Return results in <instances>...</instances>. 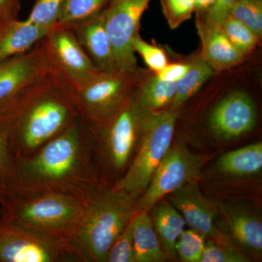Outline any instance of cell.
<instances>
[{
  "label": "cell",
  "instance_id": "cell-1",
  "mask_svg": "<svg viewBox=\"0 0 262 262\" xmlns=\"http://www.w3.org/2000/svg\"><path fill=\"white\" fill-rule=\"evenodd\" d=\"M106 187L94 134L80 116L34 154L14 159L8 194L54 193L86 204Z\"/></svg>",
  "mask_w": 262,
  "mask_h": 262
},
{
  "label": "cell",
  "instance_id": "cell-2",
  "mask_svg": "<svg viewBox=\"0 0 262 262\" xmlns=\"http://www.w3.org/2000/svg\"><path fill=\"white\" fill-rule=\"evenodd\" d=\"M80 117L67 84L50 71L0 114L14 159L34 154Z\"/></svg>",
  "mask_w": 262,
  "mask_h": 262
},
{
  "label": "cell",
  "instance_id": "cell-3",
  "mask_svg": "<svg viewBox=\"0 0 262 262\" xmlns=\"http://www.w3.org/2000/svg\"><path fill=\"white\" fill-rule=\"evenodd\" d=\"M137 199L114 187L100 189L86 203L82 220L67 241L78 262H105L117 235L135 213Z\"/></svg>",
  "mask_w": 262,
  "mask_h": 262
},
{
  "label": "cell",
  "instance_id": "cell-4",
  "mask_svg": "<svg viewBox=\"0 0 262 262\" xmlns=\"http://www.w3.org/2000/svg\"><path fill=\"white\" fill-rule=\"evenodd\" d=\"M85 205L54 193L8 194L0 204V213L15 225L67 244L82 220Z\"/></svg>",
  "mask_w": 262,
  "mask_h": 262
},
{
  "label": "cell",
  "instance_id": "cell-5",
  "mask_svg": "<svg viewBox=\"0 0 262 262\" xmlns=\"http://www.w3.org/2000/svg\"><path fill=\"white\" fill-rule=\"evenodd\" d=\"M147 112L141 106L136 89L125 103L110 117L98 125H91L94 134L104 184L108 176L122 178L130 165L141 127Z\"/></svg>",
  "mask_w": 262,
  "mask_h": 262
},
{
  "label": "cell",
  "instance_id": "cell-6",
  "mask_svg": "<svg viewBox=\"0 0 262 262\" xmlns=\"http://www.w3.org/2000/svg\"><path fill=\"white\" fill-rule=\"evenodd\" d=\"M178 117V110L148 114L141 127L137 153L113 187L137 200L145 192L155 170L172 145Z\"/></svg>",
  "mask_w": 262,
  "mask_h": 262
},
{
  "label": "cell",
  "instance_id": "cell-7",
  "mask_svg": "<svg viewBox=\"0 0 262 262\" xmlns=\"http://www.w3.org/2000/svg\"><path fill=\"white\" fill-rule=\"evenodd\" d=\"M136 72H98L80 82L67 84L79 115L91 125L113 116L130 97L139 83Z\"/></svg>",
  "mask_w": 262,
  "mask_h": 262
},
{
  "label": "cell",
  "instance_id": "cell-8",
  "mask_svg": "<svg viewBox=\"0 0 262 262\" xmlns=\"http://www.w3.org/2000/svg\"><path fill=\"white\" fill-rule=\"evenodd\" d=\"M0 262H78L64 241L15 225L0 213Z\"/></svg>",
  "mask_w": 262,
  "mask_h": 262
},
{
  "label": "cell",
  "instance_id": "cell-9",
  "mask_svg": "<svg viewBox=\"0 0 262 262\" xmlns=\"http://www.w3.org/2000/svg\"><path fill=\"white\" fill-rule=\"evenodd\" d=\"M203 165L201 156L184 144L170 146L155 170L145 192L136 201L135 211H147L165 196L194 179Z\"/></svg>",
  "mask_w": 262,
  "mask_h": 262
},
{
  "label": "cell",
  "instance_id": "cell-10",
  "mask_svg": "<svg viewBox=\"0 0 262 262\" xmlns=\"http://www.w3.org/2000/svg\"><path fill=\"white\" fill-rule=\"evenodd\" d=\"M151 0H110L105 7V26L119 71L138 72L132 40L139 34L141 19Z\"/></svg>",
  "mask_w": 262,
  "mask_h": 262
},
{
  "label": "cell",
  "instance_id": "cell-11",
  "mask_svg": "<svg viewBox=\"0 0 262 262\" xmlns=\"http://www.w3.org/2000/svg\"><path fill=\"white\" fill-rule=\"evenodd\" d=\"M41 44L51 73L66 83L80 82L99 72L67 26H53Z\"/></svg>",
  "mask_w": 262,
  "mask_h": 262
},
{
  "label": "cell",
  "instance_id": "cell-12",
  "mask_svg": "<svg viewBox=\"0 0 262 262\" xmlns=\"http://www.w3.org/2000/svg\"><path fill=\"white\" fill-rule=\"evenodd\" d=\"M49 72L41 41L24 54L0 61V114Z\"/></svg>",
  "mask_w": 262,
  "mask_h": 262
},
{
  "label": "cell",
  "instance_id": "cell-13",
  "mask_svg": "<svg viewBox=\"0 0 262 262\" xmlns=\"http://www.w3.org/2000/svg\"><path fill=\"white\" fill-rule=\"evenodd\" d=\"M257 121L252 98L242 91L227 95L215 106L209 117V126L224 140L237 139L251 132Z\"/></svg>",
  "mask_w": 262,
  "mask_h": 262
},
{
  "label": "cell",
  "instance_id": "cell-14",
  "mask_svg": "<svg viewBox=\"0 0 262 262\" xmlns=\"http://www.w3.org/2000/svg\"><path fill=\"white\" fill-rule=\"evenodd\" d=\"M72 29L90 59L99 72L119 71L105 26L104 10L82 21L67 26Z\"/></svg>",
  "mask_w": 262,
  "mask_h": 262
},
{
  "label": "cell",
  "instance_id": "cell-15",
  "mask_svg": "<svg viewBox=\"0 0 262 262\" xmlns=\"http://www.w3.org/2000/svg\"><path fill=\"white\" fill-rule=\"evenodd\" d=\"M167 196L191 228L206 237L214 235L216 208L202 194L194 179Z\"/></svg>",
  "mask_w": 262,
  "mask_h": 262
},
{
  "label": "cell",
  "instance_id": "cell-16",
  "mask_svg": "<svg viewBox=\"0 0 262 262\" xmlns=\"http://www.w3.org/2000/svg\"><path fill=\"white\" fill-rule=\"evenodd\" d=\"M198 15L196 28L201 39L203 60L213 70H227L242 63L244 55L230 42L220 26Z\"/></svg>",
  "mask_w": 262,
  "mask_h": 262
},
{
  "label": "cell",
  "instance_id": "cell-17",
  "mask_svg": "<svg viewBox=\"0 0 262 262\" xmlns=\"http://www.w3.org/2000/svg\"><path fill=\"white\" fill-rule=\"evenodd\" d=\"M50 29L27 20H10L0 35V61L30 51L46 37Z\"/></svg>",
  "mask_w": 262,
  "mask_h": 262
},
{
  "label": "cell",
  "instance_id": "cell-18",
  "mask_svg": "<svg viewBox=\"0 0 262 262\" xmlns=\"http://www.w3.org/2000/svg\"><path fill=\"white\" fill-rule=\"evenodd\" d=\"M136 262H163L166 259L147 211H136L130 220Z\"/></svg>",
  "mask_w": 262,
  "mask_h": 262
},
{
  "label": "cell",
  "instance_id": "cell-19",
  "mask_svg": "<svg viewBox=\"0 0 262 262\" xmlns=\"http://www.w3.org/2000/svg\"><path fill=\"white\" fill-rule=\"evenodd\" d=\"M225 216L229 231L238 244L250 251L261 253L262 223L257 215L242 208L227 207Z\"/></svg>",
  "mask_w": 262,
  "mask_h": 262
},
{
  "label": "cell",
  "instance_id": "cell-20",
  "mask_svg": "<svg viewBox=\"0 0 262 262\" xmlns=\"http://www.w3.org/2000/svg\"><path fill=\"white\" fill-rule=\"evenodd\" d=\"M153 208V224L160 244L163 246L167 256L171 258H176V245L179 236L184 232L185 221L170 202L161 200Z\"/></svg>",
  "mask_w": 262,
  "mask_h": 262
},
{
  "label": "cell",
  "instance_id": "cell-21",
  "mask_svg": "<svg viewBox=\"0 0 262 262\" xmlns=\"http://www.w3.org/2000/svg\"><path fill=\"white\" fill-rule=\"evenodd\" d=\"M217 168L222 173L239 177L259 173L262 169L261 143L225 153L217 162Z\"/></svg>",
  "mask_w": 262,
  "mask_h": 262
},
{
  "label": "cell",
  "instance_id": "cell-22",
  "mask_svg": "<svg viewBox=\"0 0 262 262\" xmlns=\"http://www.w3.org/2000/svg\"><path fill=\"white\" fill-rule=\"evenodd\" d=\"M138 100L147 113L159 112L172 103L176 94L175 82L160 80L156 75L137 84Z\"/></svg>",
  "mask_w": 262,
  "mask_h": 262
},
{
  "label": "cell",
  "instance_id": "cell-23",
  "mask_svg": "<svg viewBox=\"0 0 262 262\" xmlns=\"http://www.w3.org/2000/svg\"><path fill=\"white\" fill-rule=\"evenodd\" d=\"M189 64L187 73L176 82V94L170 110H178L183 103L196 94L213 75V69L201 56L196 57Z\"/></svg>",
  "mask_w": 262,
  "mask_h": 262
},
{
  "label": "cell",
  "instance_id": "cell-24",
  "mask_svg": "<svg viewBox=\"0 0 262 262\" xmlns=\"http://www.w3.org/2000/svg\"><path fill=\"white\" fill-rule=\"evenodd\" d=\"M110 0H63L56 24L70 26L94 16Z\"/></svg>",
  "mask_w": 262,
  "mask_h": 262
},
{
  "label": "cell",
  "instance_id": "cell-25",
  "mask_svg": "<svg viewBox=\"0 0 262 262\" xmlns=\"http://www.w3.org/2000/svg\"><path fill=\"white\" fill-rule=\"evenodd\" d=\"M219 26L230 42L245 56L254 49L259 41V38L251 29L231 15Z\"/></svg>",
  "mask_w": 262,
  "mask_h": 262
},
{
  "label": "cell",
  "instance_id": "cell-26",
  "mask_svg": "<svg viewBox=\"0 0 262 262\" xmlns=\"http://www.w3.org/2000/svg\"><path fill=\"white\" fill-rule=\"evenodd\" d=\"M229 15L245 24L259 39L262 35V0H237Z\"/></svg>",
  "mask_w": 262,
  "mask_h": 262
},
{
  "label": "cell",
  "instance_id": "cell-27",
  "mask_svg": "<svg viewBox=\"0 0 262 262\" xmlns=\"http://www.w3.org/2000/svg\"><path fill=\"white\" fill-rule=\"evenodd\" d=\"M206 246V236L194 229L184 231L176 245V253L184 262H201Z\"/></svg>",
  "mask_w": 262,
  "mask_h": 262
},
{
  "label": "cell",
  "instance_id": "cell-28",
  "mask_svg": "<svg viewBox=\"0 0 262 262\" xmlns=\"http://www.w3.org/2000/svg\"><path fill=\"white\" fill-rule=\"evenodd\" d=\"M162 12L169 27L178 28L195 12L194 0H160Z\"/></svg>",
  "mask_w": 262,
  "mask_h": 262
},
{
  "label": "cell",
  "instance_id": "cell-29",
  "mask_svg": "<svg viewBox=\"0 0 262 262\" xmlns=\"http://www.w3.org/2000/svg\"><path fill=\"white\" fill-rule=\"evenodd\" d=\"M63 0H36L26 20L39 27L51 28L56 25Z\"/></svg>",
  "mask_w": 262,
  "mask_h": 262
},
{
  "label": "cell",
  "instance_id": "cell-30",
  "mask_svg": "<svg viewBox=\"0 0 262 262\" xmlns=\"http://www.w3.org/2000/svg\"><path fill=\"white\" fill-rule=\"evenodd\" d=\"M132 48L134 53H139L146 65L155 74L159 73L168 63L165 51L146 42L139 34L133 39Z\"/></svg>",
  "mask_w": 262,
  "mask_h": 262
},
{
  "label": "cell",
  "instance_id": "cell-31",
  "mask_svg": "<svg viewBox=\"0 0 262 262\" xmlns=\"http://www.w3.org/2000/svg\"><path fill=\"white\" fill-rule=\"evenodd\" d=\"M105 262H136L130 222L114 241L108 250Z\"/></svg>",
  "mask_w": 262,
  "mask_h": 262
},
{
  "label": "cell",
  "instance_id": "cell-32",
  "mask_svg": "<svg viewBox=\"0 0 262 262\" xmlns=\"http://www.w3.org/2000/svg\"><path fill=\"white\" fill-rule=\"evenodd\" d=\"M14 158L0 131V204L9 193V184Z\"/></svg>",
  "mask_w": 262,
  "mask_h": 262
},
{
  "label": "cell",
  "instance_id": "cell-33",
  "mask_svg": "<svg viewBox=\"0 0 262 262\" xmlns=\"http://www.w3.org/2000/svg\"><path fill=\"white\" fill-rule=\"evenodd\" d=\"M248 258L232 248L222 247L212 241L206 244L201 262H246Z\"/></svg>",
  "mask_w": 262,
  "mask_h": 262
},
{
  "label": "cell",
  "instance_id": "cell-34",
  "mask_svg": "<svg viewBox=\"0 0 262 262\" xmlns=\"http://www.w3.org/2000/svg\"><path fill=\"white\" fill-rule=\"evenodd\" d=\"M237 0H215L214 5L207 12L204 18L210 23L220 25L229 15V10Z\"/></svg>",
  "mask_w": 262,
  "mask_h": 262
},
{
  "label": "cell",
  "instance_id": "cell-35",
  "mask_svg": "<svg viewBox=\"0 0 262 262\" xmlns=\"http://www.w3.org/2000/svg\"><path fill=\"white\" fill-rule=\"evenodd\" d=\"M189 67H190L189 63H175L171 64L168 63L159 73L155 75L158 76L160 80L176 83L187 73Z\"/></svg>",
  "mask_w": 262,
  "mask_h": 262
},
{
  "label": "cell",
  "instance_id": "cell-36",
  "mask_svg": "<svg viewBox=\"0 0 262 262\" xmlns=\"http://www.w3.org/2000/svg\"><path fill=\"white\" fill-rule=\"evenodd\" d=\"M20 0H0V15L8 20L18 18Z\"/></svg>",
  "mask_w": 262,
  "mask_h": 262
},
{
  "label": "cell",
  "instance_id": "cell-37",
  "mask_svg": "<svg viewBox=\"0 0 262 262\" xmlns=\"http://www.w3.org/2000/svg\"><path fill=\"white\" fill-rule=\"evenodd\" d=\"M215 0H194L195 13L202 15L206 13L214 5Z\"/></svg>",
  "mask_w": 262,
  "mask_h": 262
},
{
  "label": "cell",
  "instance_id": "cell-38",
  "mask_svg": "<svg viewBox=\"0 0 262 262\" xmlns=\"http://www.w3.org/2000/svg\"><path fill=\"white\" fill-rule=\"evenodd\" d=\"M10 20H8V19L5 18L3 15H0V35L4 31L5 27H6L7 24H8Z\"/></svg>",
  "mask_w": 262,
  "mask_h": 262
}]
</instances>
